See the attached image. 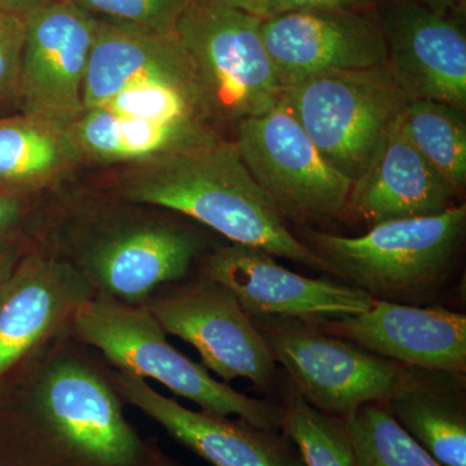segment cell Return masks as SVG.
Wrapping results in <instances>:
<instances>
[{
    "mask_svg": "<svg viewBox=\"0 0 466 466\" xmlns=\"http://www.w3.org/2000/svg\"><path fill=\"white\" fill-rule=\"evenodd\" d=\"M441 16L462 21L466 14V0H415Z\"/></svg>",
    "mask_w": 466,
    "mask_h": 466,
    "instance_id": "obj_30",
    "label": "cell"
},
{
    "mask_svg": "<svg viewBox=\"0 0 466 466\" xmlns=\"http://www.w3.org/2000/svg\"><path fill=\"white\" fill-rule=\"evenodd\" d=\"M204 249L200 233L162 219L92 226L69 259L96 296L146 305L159 288L187 278Z\"/></svg>",
    "mask_w": 466,
    "mask_h": 466,
    "instance_id": "obj_9",
    "label": "cell"
},
{
    "mask_svg": "<svg viewBox=\"0 0 466 466\" xmlns=\"http://www.w3.org/2000/svg\"><path fill=\"white\" fill-rule=\"evenodd\" d=\"M165 332L198 350L207 370L226 383L249 380L258 390H279L278 361L253 319L225 285L198 280L155 294L146 303Z\"/></svg>",
    "mask_w": 466,
    "mask_h": 466,
    "instance_id": "obj_10",
    "label": "cell"
},
{
    "mask_svg": "<svg viewBox=\"0 0 466 466\" xmlns=\"http://www.w3.org/2000/svg\"><path fill=\"white\" fill-rule=\"evenodd\" d=\"M281 103L321 156L351 179L376 158L408 97L386 66L330 70L285 87Z\"/></svg>",
    "mask_w": 466,
    "mask_h": 466,
    "instance_id": "obj_5",
    "label": "cell"
},
{
    "mask_svg": "<svg viewBox=\"0 0 466 466\" xmlns=\"http://www.w3.org/2000/svg\"><path fill=\"white\" fill-rule=\"evenodd\" d=\"M318 327L401 366L466 373V317L460 312L375 299L363 314Z\"/></svg>",
    "mask_w": 466,
    "mask_h": 466,
    "instance_id": "obj_17",
    "label": "cell"
},
{
    "mask_svg": "<svg viewBox=\"0 0 466 466\" xmlns=\"http://www.w3.org/2000/svg\"><path fill=\"white\" fill-rule=\"evenodd\" d=\"M119 397L167 431L171 438L213 466H306L280 429L259 428L245 420L196 412L158 394L140 377L116 370Z\"/></svg>",
    "mask_w": 466,
    "mask_h": 466,
    "instance_id": "obj_16",
    "label": "cell"
},
{
    "mask_svg": "<svg viewBox=\"0 0 466 466\" xmlns=\"http://www.w3.org/2000/svg\"><path fill=\"white\" fill-rule=\"evenodd\" d=\"M95 297L85 275L66 257L32 251L0 285V380L69 327Z\"/></svg>",
    "mask_w": 466,
    "mask_h": 466,
    "instance_id": "obj_15",
    "label": "cell"
},
{
    "mask_svg": "<svg viewBox=\"0 0 466 466\" xmlns=\"http://www.w3.org/2000/svg\"><path fill=\"white\" fill-rule=\"evenodd\" d=\"M201 275L228 288L253 320L294 319L318 325L363 314L375 300L348 284L291 272L267 251L232 242L208 254Z\"/></svg>",
    "mask_w": 466,
    "mask_h": 466,
    "instance_id": "obj_12",
    "label": "cell"
},
{
    "mask_svg": "<svg viewBox=\"0 0 466 466\" xmlns=\"http://www.w3.org/2000/svg\"><path fill=\"white\" fill-rule=\"evenodd\" d=\"M24 39V16L0 11V104L18 101Z\"/></svg>",
    "mask_w": 466,
    "mask_h": 466,
    "instance_id": "obj_27",
    "label": "cell"
},
{
    "mask_svg": "<svg viewBox=\"0 0 466 466\" xmlns=\"http://www.w3.org/2000/svg\"><path fill=\"white\" fill-rule=\"evenodd\" d=\"M345 424L357 466H441L398 424L386 403L359 408Z\"/></svg>",
    "mask_w": 466,
    "mask_h": 466,
    "instance_id": "obj_25",
    "label": "cell"
},
{
    "mask_svg": "<svg viewBox=\"0 0 466 466\" xmlns=\"http://www.w3.org/2000/svg\"><path fill=\"white\" fill-rule=\"evenodd\" d=\"M401 126L415 148L455 191L466 186L465 110L434 100H410Z\"/></svg>",
    "mask_w": 466,
    "mask_h": 466,
    "instance_id": "obj_23",
    "label": "cell"
},
{
    "mask_svg": "<svg viewBox=\"0 0 466 466\" xmlns=\"http://www.w3.org/2000/svg\"><path fill=\"white\" fill-rule=\"evenodd\" d=\"M164 466H184L183 464H180L179 461H177V460L168 458L167 455H165L164 458Z\"/></svg>",
    "mask_w": 466,
    "mask_h": 466,
    "instance_id": "obj_34",
    "label": "cell"
},
{
    "mask_svg": "<svg viewBox=\"0 0 466 466\" xmlns=\"http://www.w3.org/2000/svg\"><path fill=\"white\" fill-rule=\"evenodd\" d=\"M465 375L413 368L386 406L441 466H466Z\"/></svg>",
    "mask_w": 466,
    "mask_h": 466,
    "instance_id": "obj_21",
    "label": "cell"
},
{
    "mask_svg": "<svg viewBox=\"0 0 466 466\" xmlns=\"http://www.w3.org/2000/svg\"><path fill=\"white\" fill-rule=\"evenodd\" d=\"M458 198L410 142L400 116L370 167L352 183L345 219L373 227L437 216L455 208Z\"/></svg>",
    "mask_w": 466,
    "mask_h": 466,
    "instance_id": "obj_18",
    "label": "cell"
},
{
    "mask_svg": "<svg viewBox=\"0 0 466 466\" xmlns=\"http://www.w3.org/2000/svg\"><path fill=\"white\" fill-rule=\"evenodd\" d=\"M61 0H0V11L25 16L35 9L47 7Z\"/></svg>",
    "mask_w": 466,
    "mask_h": 466,
    "instance_id": "obj_31",
    "label": "cell"
},
{
    "mask_svg": "<svg viewBox=\"0 0 466 466\" xmlns=\"http://www.w3.org/2000/svg\"><path fill=\"white\" fill-rule=\"evenodd\" d=\"M222 2L229 7L240 9V11L265 20L271 0H222Z\"/></svg>",
    "mask_w": 466,
    "mask_h": 466,
    "instance_id": "obj_33",
    "label": "cell"
},
{
    "mask_svg": "<svg viewBox=\"0 0 466 466\" xmlns=\"http://www.w3.org/2000/svg\"><path fill=\"white\" fill-rule=\"evenodd\" d=\"M69 329L116 370L156 380L177 397L198 404L204 412L238 416L259 428L280 429V404L248 397L228 383L217 381L207 368L184 357L167 341V332L147 306L95 294L76 309Z\"/></svg>",
    "mask_w": 466,
    "mask_h": 466,
    "instance_id": "obj_4",
    "label": "cell"
},
{
    "mask_svg": "<svg viewBox=\"0 0 466 466\" xmlns=\"http://www.w3.org/2000/svg\"><path fill=\"white\" fill-rule=\"evenodd\" d=\"M279 391L280 431L293 441L306 466H357L345 420L312 407L288 379Z\"/></svg>",
    "mask_w": 466,
    "mask_h": 466,
    "instance_id": "obj_24",
    "label": "cell"
},
{
    "mask_svg": "<svg viewBox=\"0 0 466 466\" xmlns=\"http://www.w3.org/2000/svg\"><path fill=\"white\" fill-rule=\"evenodd\" d=\"M97 21L85 79V109L100 106L128 86L147 79L198 76L177 34Z\"/></svg>",
    "mask_w": 466,
    "mask_h": 466,
    "instance_id": "obj_19",
    "label": "cell"
},
{
    "mask_svg": "<svg viewBox=\"0 0 466 466\" xmlns=\"http://www.w3.org/2000/svg\"><path fill=\"white\" fill-rule=\"evenodd\" d=\"M253 321L294 388L329 416L345 420L368 403H386L413 370L330 336L317 324L278 318Z\"/></svg>",
    "mask_w": 466,
    "mask_h": 466,
    "instance_id": "obj_8",
    "label": "cell"
},
{
    "mask_svg": "<svg viewBox=\"0 0 466 466\" xmlns=\"http://www.w3.org/2000/svg\"><path fill=\"white\" fill-rule=\"evenodd\" d=\"M198 2H204V0H198Z\"/></svg>",
    "mask_w": 466,
    "mask_h": 466,
    "instance_id": "obj_35",
    "label": "cell"
},
{
    "mask_svg": "<svg viewBox=\"0 0 466 466\" xmlns=\"http://www.w3.org/2000/svg\"><path fill=\"white\" fill-rule=\"evenodd\" d=\"M18 260H20V253L17 248L5 238H0V285L11 274Z\"/></svg>",
    "mask_w": 466,
    "mask_h": 466,
    "instance_id": "obj_32",
    "label": "cell"
},
{
    "mask_svg": "<svg viewBox=\"0 0 466 466\" xmlns=\"http://www.w3.org/2000/svg\"><path fill=\"white\" fill-rule=\"evenodd\" d=\"M386 64L410 100L466 108V35L462 21L441 16L415 0H373Z\"/></svg>",
    "mask_w": 466,
    "mask_h": 466,
    "instance_id": "obj_13",
    "label": "cell"
},
{
    "mask_svg": "<svg viewBox=\"0 0 466 466\" xmlns=\"http://www.w3.org/2000/svg\"><path fill=\"white\" fill-rule=\"evenodd\" d=\"M466 232L464 205L437 216L390 220L358 238L300 227L325 272L386 302H421L441 289Z\"/></svg>",
    "mask_w": 466,
    "mask_h": 466,
    "instance_id": "obj_3",
    "label": "cell"
},
{
    "mask_svg": "<svg viewBox=\"0 0 466 466\" xmlns=\"http://www.w3.org/2000/svg\"><path fill=\"white\" fill-rule=\"evenodd\" d=\"M26 216V204L21 196L0 192V238L12 235Z\"/></svg>",
    "mask_w": 466,
    "mask_h": 466,
    "instance_id": "obj_29",
    "label": "cell"
},
{
    "mask_svg": "<svg viewBox=\"0 0 466 466\" xmlns=\"http://www.w3.org/2000/svg\"><path fill=\"white\" fill-rule=\"evenodd\" d=\"M262 36L283 88L330 70L386 64L385 39L372 5L287 12L265 18Z\"/></svg>",
    "mask_w": 466,
    "mask_h": 466,
    "instance_id": "obj_14",
    "label": "cell"
},
{
    "mask_svg": "<svg viewBox=\"0 0 466 466\" xmlns=\"http://www.w3.org/2000/svg\"><path fill=\"white\" fill-rule=\"evenodd\" d=\"M262 18L222 0H192L175 34L220 126L266 115L283 95L262 36Z\"/></svg>",
    "mask_w": 466,
    "mask_h": 466,
    "instance_id": "obj_6",
    "label": "cell"
},
{
    "mask_svg": "<svg viewBox=\"0 0 466 466\" xmlns=\"http://www.w3.org/2000/svg\"><path fill=\"white\" fill-rule=\"evenodd\" d=\"M16 408L0 422L2 466H164L126 419L112 376L69 327L26 359Z\"/></svg>",
    "mask_w": 466,
    "mask_h": 466,
    "instance_id": "obj_1",
    "label": "cell"
},
{
    "mask_svg": "<svg viewBox=\"0 0 466 466\" xmlns=\"http://www.w3.org/2000/svg\"><path fill=\"white\" fill-rule=\"evenodd\" d=\"M0 466H2V465H0Z\"/></svg>",
    "mask_w": 466,
    "mask_h": 466,
    "instance_id": "obj_36",
    "label": "cell"
},
{
    "mask_svg": "<svg viewBox=\"0 0 466 466\" xmlns=\"http://www.w3.org/2000/svg\"><path fill=\"white\" fill-rule=\"evenodd\" d=\"M69 128L84 164L127 167L225 139L214 126L153 121L101 106L85 109Z\"/></svg>",
    "mask_w": 466,
    "mask_h": 466,
    "instance_id": "obj_20",
    "label": "cell"
},
{
    "mask_svg": "<svg viewBox=\"0 0 466 466\" xmlns=\"http://www.w3.org/2000/svg\"><path fill=\"white\" fill-rule=\"evenodd\" d=\"M232 142L285 222L312 228L345 219L354 182L321 156L281 101L233 126Z\"/></svg>",
    "mask_w": 466,
    "mask_h": 466,
    "instance_id": "obj_7",
    "label": "cell"
},
{
    "mask_svg": "<svg viewBox=\"0 0 466 466\" xmlns=\"http://www.w3.org/2000/svg\"><path fill=\"white\" fill-rule=\"evenodd\" d=\"M97 20L159 34H175L192 0H73Z\"/></svg>",
    "mask_w": 466,
    "mask_h": 466,
    "instance_id": "obj_26",
    "label": "cell"
},
{
    "mask_svg": "<svg viewBox=\"0 0 466 466\" xmlns=\"http://www.w3.org/2000/svg\"><path fill=\"white\" fill-rule=\"evenodd\" d=\"M113 191L128 204L192 218L232 244L325 271L323 263L289 231L232 140L127 165L116 177Z\"/></svg>",
    "mask_w": 466,
    "mask_h": 466,
    "instance_id": "obj_2",
    "label": "cell"
},
{
    "mask_svg": "<svg viewBox=\"0 0 466 466\" xmlns=\"http://www.w3.org/2000/svg\"><path fill=\"white\" fill-rule=\"evenodd\" d=\"M82 164L69 126L25 113L0 116V192L42 191Z\"/></svg>",
    "mask_w": 466,
    "mask_h": 466,
    "instance_id": "obj_22",
    "label": "cell"
},
{
    "mask_svg": "<svg viewBox=\"0 0 466 466\" xmlns=\"http://www.w3.org/2000/svg\"><path fill=\"white\" fill-rule=\"evenodd\" d=\"M373 0H271L267 17L303 9L370 7Z\"/></svg>",
    "mask_w": 466,
    "mask_h": 466,
    "instance_id": "obj_28",
    "label": "cell"
},
{
    "mask_svg": "<svg viewBox=\"0 0 466 466\" xmlns=\"http://www.w3.org/2000/svg\"><path fill=\"white\" fill-rule=\"evenodd\" d=\"M18 108L69 126L84 112V87L96 17L73 0H61L24 16Z\"/></svg>",
    "mask_w": 466,
    "mask_h": 466,
    "instance_id": "obj_11",
    "label": "cell"
}]
</instances>
